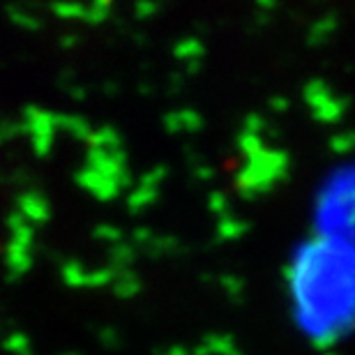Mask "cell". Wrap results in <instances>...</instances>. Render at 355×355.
<instances>
[{
  "instance_id": "6da1fadb",
  "label": "cell",
  "mask_w": 355,
  "mask_h": 355,
  "mask_svg": "<svg viewBox=\"0 0 355 355\" xmlns=\"http://www.w3.org/2000/svg\"><path fill=\"white\" fill-rule=\"evenodd\" d=\"M295 318L318 344L337 342L351 325L353 254L351 240L318 236L297 250L288 272Z\"/></svg>"
},
{
  "instance_id": "7a4b0ae2",
  "label": "cell",
  "mask_w": 355,
  "mask_h": 355,
  "mask_svg": "<svg viewBox=\"0 0 355 355\" xmlns=\"http://www.w3.org/2000/svg\"><path fill=\"white\" fill-rule=\"evenodd\" d=\"M353 175L351 168L344 166L323 184L318 191L316 203V222L318 231L325 238L351 240V224H353Z\"/></svg>"
}]
</instances>
